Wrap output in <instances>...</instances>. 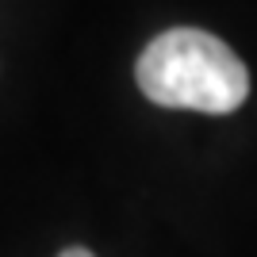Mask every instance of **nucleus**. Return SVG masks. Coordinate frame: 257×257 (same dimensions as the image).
Listing matches in <instances>:
<instances>
[{
    "mask_svg": "<svg viewBox=\"0 0 257 257\" xmlns=\"http://www.w3.org/2000/svg\"><path fill=\"white\" fill-rule=\"evenodd\" d=\"M142 96L158 107H188L204 115L238 111L249 96V73L223 39L200 27L161 31L135 65Z\"/></svg>",
    "mask_w": 257,
    "mask_h": 257,
    "instance_id": "f257e3e1",
    "label": "nucleus"
}]
</instances>
